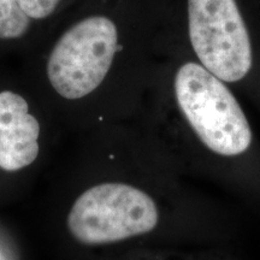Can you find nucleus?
Here are the masks:
<instances>
[{
	"instance_id": "f257e3e1",
	"label": "nucleus",
	"mask_w": 260,
	"mask_h": 260,
	"mask_svg": "<svg viewBox=\"0 0 260 260\" xmlns=\"http://www.w3.org/2000/svg\"><path fill=\"white\" fill-rule=\"evenodd\" d=\"M175 95L195 135L213 153L243 154L252 130L243 110L222 80L198 63H186L175 76Z\"/></svg>"
},
{
	"instance_id": "f03ea898",
	"label": "nucleus",
	"mask_w": 260,
	"mask_h": 260,
	"mask_svg": "<svg viewBox=\"0 0 260 260\" xmlns=\"http://www.w3.org/2000/svg\"><path fill=\"white\" fill-rule=\"evenodd\" d=\"M159 220L157 205L139 188L118 182L87 189L68 214V229L77 241L95 246L144 235Z\"/></svg>"
},
{
	"instance_id": "7ed1b4c3",
	"label": "nucleus",
	"mask_w": 260,
	"mask_h": 260,
	"mask_svg": "<svg viewBox=\"0 0 260 260\" xmlns=\"http://www.w3.org/2000/svg\"><path fill=\"white\" fill-rule=\"evenodd\" d=\"M118 50L116 24L105 16H89L68 29L56 42L47 61V76L64 99L93 93L113 63Z\"/></svg>"
},
{
	"instance_id": "20e7f679",
	"label": "nucleus",
	"mask_w": 260,
	"mask_h": 260,
	"mask_svg": "<svg viewBox=\"0 0 260 260\" xmlns=\"http://www.w3.org/2000/svg\"><path fill=\"white\" fill-rule=\"evenodd\" d=\"M188 23L205 69L223 82H237L249 73L251 40L235 0H188Z\"/></svg>"
},
{
	"instance_id": "39448f33",
	"label": "nucleus",
	"mask_w": 260,
	"mask_h": 260,
	"mask_svg": "<svg viewBox=\"0 0 260 260\" xmlns=\"http://www.w3.org/2000/svg\"><path fill=\"white\" fill-rule=\"evenodd\" d=\"M40 124L27 100L11 90L0 92V169L15 172L29 167L39 154Z\"/></svg>"
},
{
	"instance_id": "423d86ee",
	"label": "nucleus",
	"mask_w": 260,
	"mask_h": 260,
	"mask_svg": "<svg viewBox=\"0 0 260 260\" xmlns=\"http://www.w3.org/2000/svg\"><path fill=\"white\" fill-rule=\"evenodd\" d=\"M29 25L30 18L22 11L16 0H0V39L22 38Z\"/></svg>"
},
{
	"instance_id": "0eeeda50",
	"label": "nucleus",
	"mask_w": 260,
	"mask_h": 260,
	"mask_svg": "<svg viewBox=\"0 0 260 260\" xmlns=\"http://www.w3.org/2000/svg\"><path fill=\"white\" fill-rule=\"evenodd\" d=\"M22 11L30 19L47 18L56 11L60 0H16Z\"/></svg>"
}]
</instances>
